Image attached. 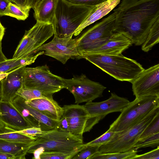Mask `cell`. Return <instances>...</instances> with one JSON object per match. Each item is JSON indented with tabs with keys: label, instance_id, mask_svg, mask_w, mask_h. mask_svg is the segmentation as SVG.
Segmentation results:
<instances>
[{
	"label": "cell",
	"instance_id": "1",
	"mask_svg": "<svg viewBox=\"0 0 159 159\" xmlns=\"http://www.w3.org/2000/svg\"><path fill=\"white\" fill-rule=\"evenodd\" d=\"M114 10L117 12L114 33L123 34L133 44L139 46L159 20V0H122Z\"/></svg>",
	"mask_w": 159,
	"mask_h": 159
},
{
	"label": "cell",
	"instance_id": "2",
	"mask_svg": "<svg viewBox=\"0 0 159 159\" xmlns=\"http://www.w3.org/2000/svg\"><path fill=\"white\" fill-rule=\"evenodd\" d=\"M83 139L68 131L55 129L45 131L37 137L31 144L27 153L33 154L34 159H39L43 152H55L66 154L77 153L85 147Z\"/></svg>",
	"mask_w": 159,
	"mask_h": 159
},
{
	"label": "cell",
	"instance_id": "3",
	"mask_svg": "<svg viewBox=\"0 0 159 159\" xmlns=\"http://www.w3.org/2000/svg\"><path fill=\"white\" fill-rule=\"evenodd\" d=\"M96 6L77 5L66 0H57L53 24L54 36L59 38L73 36Z\"/></svg>",
	"mask_w": 159,
	"mask_h": 159
},
{
	"label": "cell",
	"instance_id": "4",
	"mask_svg": "<svg viewBox=\"0 0 159 159\" xmlns=\"http://www.w3.org/2000/svg\"><path fill=\"white\" fill-rule=\"evenodd\" d=\"M84 58L117 80L131 83L145 70L136 61L122 54L117 55L88 54Z\"/></svg>",
	"mask_w": 159,
	"mask_h": 159
},
{
	"label": "cell",
	"instance_id": "5",
	"mask_svg": "<svg viewBox=\"0 0 159 159\" xmlns=\"http://www.w3.org/2000/svg\"><path fill=\"white\" fill-rule=\"evenodd\" d=\"M158 107L159 97L150 96L135 98L124 108L108 130L117 132L126 129L141 121Z\"/></svg>",
	"mask_w": 159,
	"mask_h": 159
},
{
	"label": "cell",
	"instance_id": "6",
	"mask_svg": "<svg viewBox=\"0 0 159 159\" xmlns=\"http://www.w3.org/2000/svg\"><path fill=\"white\" fill-rule=\"evenodd\" d=\"M117 12H114L84 32L76 39V45L81 58L99 48L114 33Z\"/></svg>",
	"mask_w": 159,
	"mask_h": 159
},
{
	"label": "cell",
	"instance_id": "7",
	"mask_svg": "<svg viewBox=\"0 0 159 159\" xmlns=\"http://www.w3.org/2000/svg\"><path fill=\"white\" fill-rule=\"evenodd\" d=\"M53 24L37 21L29 30H26L13 55L12 59H23L34 56L43 43L54 34Z\"/></svg>",
	"mask_w": 159,
	"mask_h": 159
},
{
	"label": "cell",
	"instance_id": "8",
	"mask_svg": "<svg viewBox=\"0 0 159 159\" xmlns=\"http://www.w3.org/2000/svg\"><path fill=\"white\" fill-rule=\"evenodd\" d=\"M158 112L159 107L134 125L126 129L115 132L108 142L99 147L98 152H124L134 149L142 133Z\"/></svg>",
	"mask_w": 159,
	"mask_h": 159
},
{
	"label": "cell",
	"instance_id": "9",
	"mask_svg": "<svg viewBox=\"0 0 159 159\" xmlns=\"http://www.w3.org/2000/svg\"><path fill=\"white\" fill-rule=\"evenodd\" d=\"M63 79L52 74L46 65L35 67H25L23 88L53 94L65 88Z\"/></svg>",
	"mask_w": 159,
	"mask_h": 159
},
{
	"label": "cell",
	"instance_id": "10",
	"mask_svg": "<svg viewBox=\"0 0 159 159\" xmlns=\"http://www.w3.org/2000/svg\"><path fill=\"white\" fill-rule=\"evenodd\" d=\"M65 88L73 95L75 103L79 104L93 101L102 96L106 87L99 83L92 81L84 74L70 79H63Z\"/></svg>",
	"mask_w": 159,
	"mask_h": 159
},
{
	"label": "cell",
	"instance_id": "11",
	"mask_svg": "<svg viewBox=\"0 0 159 159\" xmlns=\"http://www.w3.org/2000/svg\"><path fill=\"white\" fill-rule=\"evenodd\" d=\"M72 37L59 38L54 36L51 41L42 45L40 51H44V54L63 64L70 58H81L77 49L76 39H72Z\"/></svg>",
	"mask_w": 159,
	"mask_h": 159
},
{
	"label": "cell",
	"instance_id": "12",
	"mask_svg": "<svg viewBox=\"0 0 159 159\" xmlns=\"http://www.w3.org/2000/svg\"><path fill=\"white\" fill-rule=\"evenodd\" d=\"M131 83L136 98L150 96L159 97V64L145 69Z\"/></svg>",
	"mask_w": 159,
	"mask_h": 159
},
{
	"label": "cell",
	"instance_id": "13",
	"mask_svg": "<svg viewBox=\"0 0 159 159\" xmlns=\"http://www.w3.org/2000/svg\"><path fill=\"white\" fill-rule=\"evenodd\" d=\"M130 102L127 99L111 93L107 99L99 102H90L84 105L90 118L98 123L109 113L121 112Z\"/></svg>",
	"mask_w": 159,
	"mask_h": 159
},
{
	"label": "cell",
	"instance_id": "14",
	"mask_svg": "<svg viewBox=\"0 0 159 159\" xmlns=\"http://www.w3.org/2000/svg\"><path fill=\"white\" fill-rule=\"evenodd\" d=\"M63 115L67 119L68 131L83 139V135L90 116L84 105L78 104L65 105Z\"/></svg>",
	"mask_w": 159,
	"mask_h": 159
},
{
	"label": "cell",
	"instance_id": "15",
	"mask_svg": "<svg viewBox=\"0 0 159 159\" xmlns=\"http://www.w3.org/2000/svg\"><path fill=\"white\" fill-rule=\"evenodd\" d=\"M0 120L5 127L14 131L32 127L10 102H0Z\"/></svg>",
	"mask_w": 159,
	"mask_h": 159
},
{
	"label": "cell",
	"instance_id": "16",
	"mask_svg": "<svg viewBox=\"0 0 159 159\" xmlns=\"http://www.w3.org/2000/svg\"><path fill=\"white\" fill-rule=\"evenodd\" d=\"M26 66L9 73L1 82V101L11 102L17 95L16 93L23 87L24 70Z\"/></svg>",
	"mask_w": 159,
	"mask_h": 159
},
{
	"label": "cell",
	"instance_id": "17",
	"mask_svg": "<svg viewBox=\"0 0 159 159\" xmlns=\"http://www.w3.org/2000/svg\"><path fill=\"white\" fill-rule=\"evenodd\" d=\"M132 44L130 39L123 34L114 33L105 43L86 55H117L121 54Z\"/></svg>",
	"mask_w": 159,
	"mask_h": 159
},
{
	"label": "cell",
	"instance_id": "18",
	"mask_svg": "<svg viewBox=\"0 0 159 159\" xmlns=\"http://www.w3.org/2000/svg\"><path fill=\"white\" fill-rule=\"evenodd\" d=\"M25 102L49 118L57 121L61 119L63 113V107L53 99L39 98Z\"/></svg>",
	"mask_w": 159,
	"mask_h": 159
},
{
	"label": "cell",
	"instance_id": "19",
	"mask_svg": "<svg viewBox=\"0 0 159 159\" xmlns=\"http://www.w3.org/2000/svg\"><path fill=\"white\" fill-rule=\"evenodd\" d=\"M121 0H107L97 5L86 20L77 28L73 35H79L86 27L105 16L113 10Z\"/></svg>",
	"mask_w": 159,
	"mask_h": 159
},
{
	"label": "cell",
	"instance_id": "20",
	"mask_svg": "<svg viewBox=\"0 0 159 159\" xmlns=\"http://www.w3.org/2000/svg\"><path fill=\"white\" fill-rule=\"evenodd\" d=\"M57 0H40L32 8L34 17L37 21L54 22L55 9Z\"/></svg>",
	"mask_w": 159,
	"mask_h": 159
},
{
	"label": "cell",
	"instance_id": "21",
	"mask_svg": "<svg viewBox=\"0 0 159 159\" xmlns=\"http://www.w3.org/2000/svg\"><path fill=\"white\" fill-rule=\"evenodd\" d=\"M31 144L13 142L0 139V152L11 155L15 159H24Z\"/></svg>",
	"mask_w": 159,
	"mask_h": 159
},
{
	"label": "cell",
	"instance_id": "22",
	"mask_svg": "<svg viewBox=\"0 0 159 159\" xmlns=\"http://www.w3.org/2000/svg\"><path fill=\"white\" fill-rule=\"evenodd\" d=\"M18 99L22 105L39 122L40 128L43 131H46L57 129L59 121L52 120L39 111L26 104L25 99L19 95Z\"/></svg>",
	"mask_w": 159,
	"mask_h": 159
},
{
	"label": "cell",
	"instance_id": "23",
	"mask_svg": "<svg viewBox=\"0 0 159 159\" xmlns=\"http://www.w3.org/2000/svg\"><path fill=\"white\" fill-rule=\"evenodd\" d=\"M41 51L33 57L23 59H9L0 62V74L9 73L17 68L31 64L37 58L43 54Z\"/></svg>",
	"mask_w": 159,
	"mask_h": 159
},
{
	"label": "cell",
	"instance_id": "24",
	"mask_svg": "<svg viewBox=\"0 0 159 159\" xmlns=\"http://www.w3.org/2000/svg\"><path fill=\"white\" fill-rule=\"evenodd\" d=\"M37 137H30L14 131L5 126L0 128V139L10 142L30 144L32 143Z\"/></svg>",
	"mask_w": 159,
	"mask_h": 159
},
{
	"label": "cell",
	"instance_id": "25",
	"mask_svg": "<svg viewBox=\"0 0 159 159\" xmlns=\"http://www.w3.org/2000/svg\"><path fill=\"white\" fill-rule=\"evenodd\" d=\"M16 94L26 101H30L39 98L53 99V94L45 93L33 89L22 87L18 90Z\"/></svg>",
	"mask_w": 159,
	"mask_h": 159
},
{
	"label": "cell",
	"instance_id": "26",
	"mask_svg": "<svg viewBox=\"0 0 159 159\" xmlns=\"http://www.w3.org/2000/svg\"><path fill=\"white\" fill-rule=\"evenodd\" d=\"M159 41V20L157 21L150 30L146 39L142 44V49L147 52Z\"/></svg>",
	"mask_w": 159,
	"mask_h": 159
},
{
	"label": "cell",
	"instance_id": "27",
	"mask_svg": "<svg viewBox=\"0 0 159 159\" xmlns=\"http://www.w3.org/2000/svg\"><path fill=\"white\" fill-rule=\"evenodd\" d=\"M138 151L134 149L127 152L109 153L98 152L94 155L90 159H132Z\"/></svg>",
	"mask_w": 159,
	"mask_h": 159
},
{
	"label": "cell",
	"instance_id": "28",
	"mask_svg": "<svg viewBox=\"0 0 159 159\" xmlns=\"http://www.w3.org/2000/svg\"><path fill=\"white\" fill-rule=\"evenodd\" d=\"M29 11L10 2L7 7L4 16L13 17L18 20H24L28 17Z\"/></svg>",
	"mask_w": 159,
	"mask_h": 159
},
{
	"label": "cell",
	"instance_id": "29",
	"mask_svg": "<svg viewBox=\"0 0 159 159\" xmlns=\"http://www.w3.org/2000/svg\"><path fill=\"white\" fill-rule=\"evenodd\" d=\"M159 132V112H158L148 125L141 134L138 141L142 140L156 133Z\"/></svg>",
	"mask_w": 159,
	"mask_h": 159
},
{
	"label": "cell",
	"instance_id": "30",
	"mask_svg": "<svg viewBox=\"0 0 159 159\" xmlns=\"http://www.w3.org/2000/svg\"><path fill=\"white\" fill-rule=\"evenodd\" d=\"M159 132L150 136L143 140L138 141L134 146V148H139L151 147L154 148L159 146Z\"/></svg>",
	"mask_w": 159,
	"mask_h": 159
},
{
	"label": "cell",
	"instance_id": "31",
	"mask_svg": "<svg viewBox=\"0 0 159 159\" xmlns=\"http://www.w3.org/2000/svg\"><path fill=\"white\" fill-rule=\"evenodd\" d=\"M99 148L97 146H85L72 159H90L94 155L98 152Z\"/></svg>",
	"mask_w": 159,
	"mask_h": 159
},
{
	"label": "cell",
	"instance_id": "32",
	"mask_svg": "<svg viewBox=\"0 0 159 159\" xmlns=\"http://www.w3.org/2000/svg\"><path fill=\"white\" fill-rule=\"evenodd\" d=\"M115 132L108 130L102 135L93 140L84 144V146H94L100 147L108 142L114 135Z\"/></svg>",
	"mask_w": 159,
	"mask_h": 159
},
{
	"label": "cell",
	"instance_id": "33",
	"mask_svg": "<svg viewBox=\"0 0 159 159\" xmlns=\"http://www.w3.org/2000/svg\"><path fill=\"white\" fill-rule=\"evenodd\" d=\"M77 153L66 154L55 152H43L41 153L39 159H72Z\"/></svg>",
	"mask_w": 159,
	"mask_h": 159
},
{
	"label": "cell",
	"instance_id": "34",
	"mask_svg": "<svg viewBox=\"0 0 159 159\" xmlns=\"http://www.w3.org/2000/svg\"><path fill=\"white\" fill-rule=\"evenodd\" d=\"M159 159V147L158 146L156 148L143 154H136L133 158L132 159Z\"/></svg>",
	"mask_w": 159,
	"mask_h": 159
},
{
	"label": "cell",
	"instance_id": "35",
	"mask_svg": "<svg viewBox=\"0 0 159 159\" xmlns=\"http://www.w3.org/2000/svg\"><path fill=\"white\" fill-rule=\"evenodd\" d=\"M71 3L81 5L96 6L107 0H66Z\"/></svg>",
	"mask_w": 159,
	"mask_h": 159
},
{
	"label": "cell",
	"instance_id": "36",
	"mask_svg": "<svg viewBox=\"0 0 159 159\" xmlns=\"http://www.w3.org/2000/svg\"><path fill=\"white\" fill-rule=\"evenodd\" d=\"M44 131L39 128L32 127L21 131L16 132L30 137H37L43 134Z\"/></svg>",
	"mask_w": 159,
	"mask_h": 159
},
{
	"label": "cell",
	"instance_id": "37",
	"mask_svg": "<svg viewBox=\"0 0 159 159\" xmlns=\"http://www.w3.org/2000/svg\"><path fill=\"white\" fill-rule=\"evenodd\" d=\"M57 129L68 131V123L66 118L64 116L62 115L61 119L59 121Z\"/></svg>",
	"mask_w": 159,
	"mask_h": 159
},
{
	"label": "cell",
	"instance_id": "38",
	"mask_svg": "<svg viewBox=\"0 0 159 159\" xmlns=\"http://www.w3.org/2000/svg\"><path fill=\"white\" fill-rule=\"evenodd\" d=\"M10 2L9 0H0V16H4L7 7Z\"/></svg>",
	"mask_w": 159,
	"mask_h": 159
},
{
	"label": "cell",
	"instance_id": "39",
	"mask_svg": "<svg viewBox=\"0 0 159 159\" xmlns=\"http://www.w3.org/2000/svg\"><path fill=\"white\" fill-rule=\"evenodd\" d=\"M13 3H14L21 8L25 10L30 11V9L27 7L28 0H9Z\"/></svg>",
	"mask_w": 159,
	"mask_h": 159
},
{
	"label": "cell",
	"instance_id": "40",
	"mask_svg": "<svg viewBox=\"0 0 159 159\" xmlns=\"http://www.w3.org/2000/svg\"><path fill=\"white\" fill-rule=\"evenodd\" d=\"M15 159L13 155L0 152V159Z\"/></svg>",
	"mask_w": 159,
	"mask_h": 159
},
{
	"label": "cell",
	"instance_id": "41",
	"mask_svg": "<svg viewBox=\"0 0 159 159\" xmlns=\"http://www.w3.org/2000/svg\"><path fill=\"white\" fill-rule=\"evenodd\" d=\"M40 0H28L27 6L30 9L32 8L35 4Z\"/></svg>",
	"mask_w": 159,
	"mask_h": 159
},
{
	"label": "cell",
	"instance_id": "42",
	"mask_svg": "<svg viewBox=\"0 0 159 159\" xmlns=\"http://www.w3.org/2000/svg\"><path fill=\"white\" fill-rule=\"evenodd\" d=\"M2 50V41H0V62L7 60Z\"/></svg>",
	"mask_w": 159,
	"mask_h": 159
},
{
	"label": "cell",
	"instance_id": "43",
	"mask_svg": "<svg viewBox=\"0 0 159 159\" xmlns=\"http://www.w3.org/2000/svg\"><path fill=\"white\" fill-rule=\"evenodd\" d=\"M5 31V28L0 21V41H2L4 34Z\"/></svg>",
	"mask_w": 159,
	"mask_h": 159
},
{
	"label": "cell",
	"instance_id": "44",
	"mask_svg": "<svg viewBox=\"0 0 159 159\" xmlns=\"http://www.w3.org/2000/svg\"><path fill=\"white\" fill-rule=\"evenodd\" d=\"M9 73H4L0 74V80L5 78Z\"/></svg>",
	"mask_w": 159,
	"mask_h": 159
},
{
	"label": "cell",
	"instance_id": "45",
	"mask_svg": "<svg viewBox=\"0 0 159 159\" xmlns=\"http://www.w3.org/2000/svg\"><path fill=\"white\" fill-rule=\"evenodd\" d=\"M1 81L0 80V102L1 100Z\"/></svg>",
	"mask_w": 159,
	"mask_h": 159
},
{
	"label": "cell",
	"instance_id": "46",
	"mask_svg": "<svg viewBox=\"0 0 159 159\" xmlns=\"http://www.w3.org/2000/svg\"><path fill=\"white\" fill-rule=\"evenodd\" d=\"M4 126V125L3 123L0 120V128H2Z\"/></svg>",
	"mask_w": 159,
	"mask_h": 159
}]
</instances>
